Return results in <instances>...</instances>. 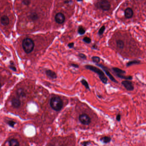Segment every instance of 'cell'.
I'll return each instance as SVG.
<instances>
[{
    "instance_id": "30",
    "label": "cell",
    "mask_w": 146,
    "mask_h": 146,
    "mask_svg": "<svg viewBox=\"0 0 146 146\" xmlns=\"http://www.w3.org/2000/svg\"><path fill=\"white\" fill-rule=\"evenodd\" d=\"M8 123L11 126H13L15 124V122L13 121H9L8 122Z\"/></svg>"
},
{
    "instance_id": "4",
    "label": "cell",
    "mask_w": 146,
    "mask_h": 146,
    "mask_svg": "<svg viewBox=\"0 0 146 146\" xmlns=\"http://www.w3.org/2000/svg\"><path fill=\"white\" fill-rule=\"evenodd\" d=\"M22 47L25 53H30L34 48V42L30 38H25L22 42Z\"/></svg>"
},
{
    "instance_id": "25",
    "label": "cell",
    "mask_w": 146,
    "mask_h": 146,
    "mask_svg": "<svg viewBox=\"0 0 146 146\" xmlns=\"http://www.w3.org/2000/svg\"><path fill=\"white\" fill-rule=\"evenodd\" d=\"M10 68L13 71H16V68H15V66L13 62L12 61L10 62Z\"/></svg>"
},
{
    "instance_id": "1",
    "label": "cell",
    "mask_w": 146,
    "mask_h": 146,
    "mask_svg": "<svg viewBox=\"0 0 146 146\" xmlns=\"http://www.w3.org/2000/svg\"><path fill=\"white\" fill-rule=\"evenodd\" d=\"M112 4L111 0H97L96 6L98 10L106 13L112 9Z\"/></svg>"
},
{
    "instance_id": "5",
    "label": "cell",
    "mask_w": 146,
    "mask_h": 146,
    "mask_svg": "<svg viewBox=\"0 0 146 146\" xmlns=\"http://www.w3.org/2000/svg\"><path fill=\"white\" fill-rule=\"evenodd\" d=\"M79 121L83 125H89L91 122V119L89 116L86 114H81L79 117Z\"/></svg>"
},
{
    "instance_id": "13",
    "label": "cell",
    "mask_w": 146,
    "mask_h": 146,
    "mask_svg": "<svg viewBox=\"0 0 146 146\" xmlns=\"http://www.w3.org/2000/svg\"><path fill=\"white\" fill-rule=\"evenodd\" d=\"M11 102L13 106L15 108H18L21 105V101L19 99L16 98L12 99Z\"/></svg>"
},
{
    "instance_id": "16",
    "label": "cell",
    "mask_w": 146,
    "mask_h": 146,
    "mask_svg": "<svg viewBox=\"0 0 146 146\" xmlns=\"http://www.w3.org/2000/svg\"><path fill=\"white\" fill-rule=\"evenodd\" d=\"M116 75L119 78L125 80H132L133 78L132 76H124L123 75L118 74H116Z\"/></svg>"
},
{
    "instance_id": "15",
    "label": "cell",
    "mask_w": 146,
    "mask_h": 146,
    "mask_svg": "<svg viewBox=\"0 0 146 146\" xmlns=\"http://www.w3.org/2000/svg\"><path fill=\"white\" fill-rule=\"evenodd\" d=\"M10 146H19V142L17 141V140L12 139L10 140L9 142Z\"/></svg>"
},
{
    "instance_id": "17",
    "label": "cell",
    "mask_w": 146,
    "mask_h": 146,
    "mask_svg": "<svg viewBox=\"0 0 146 146\" xmlns=\"http://www.w3.org/2000/svg\"><path fill=\"white\" fill-rule=\"evenodd\" d=\"M16 94L18 96V97H24L25 96V92L24 91V90L22 89H19L16 91Z\"/></svg>"
},
{
    "instance_id": "22",
    "label": "cell",
    "mask_w": 146,
    "mask_h": 146,
    "mask_svg": "<svg viewBox=\"0 0 146 146\" xmlns=\"http://www.w3.org/2000/svg\"><path fill=\"white\" fill-rule=\"evenodd\" d=\"M78 33L80 35H83V34L85 33V29L83 28V27H82V26H80V27H78Z\"/></svg>"
},
{
    "instance_id": "2",
    "label": "cell",
    "mask_w": 146,
    "mask_h": 146,
    "mask_svg": "<svg viewBox=\"0 0 146 146\" xmlns=\"http://www.w3.org/2000/svg\"><path fill=\"white\" fill-rule=\"evenodd\" d=\"M85 67L86 69L97 73V74L99 75V78H100L101 80L102 81L103 83L105 84L107 83L108 79L105 76L104 72H103L101 69L97 68L96 67L91 65H86Z\"/></svg>"
},
{
    "instance_id": "19",
    "label": "cell",
    "mask_w": 146,
    "mask_h": 146,
    "mask_svg": "<svg viewBox=\"0 0 146 146\" xmlns=\"http://www.w3.org/2000/svg\"><path fill=\"white\" fill-rule=\"evenodd\" d=\"M140 62L139 60H133L130 61L126 64V66L129 67L133 65H138L140 63Z\"/></svg>"
},
{
    "instance_id": "37",
    "label": "cell",
    "mask_w": 146,
    "mask_h": 146,
    "mask_svg": "<svg viewBox=\"0 0 146 146\" xmlns=\"http://www.w3.org/2000/svg\"></svg>"
},
{
    "instance_id": "32",
    "label": "cell",
    "mask_w": 146,
    "mask_h": 146,
    "mask_svg": "<svg viewBox=\"0 0 146 146\" xmlns=\"http://www.w3.org/2000/svg\"><path fill=\"white\" fill-rule=\"evenodd\" d=\"M71 66L75 68H79L78 65H77V64H72Z\"/></svg>"
},
{
    "instance_id": "21",
    "label": "cell",
    "mask_w": 146,
    "mask_h": 146,
    "mask_svg": "<svg viewBox=\"0 0 146 146\" xmlns=\"http://www.w3.org/2000/svg\"><path fill=\"white\" fill-rule=\"evenodd\" d=\"M81 82L83 85L84 86V87L87 89H90V86L88 83L85 79H82Z\"/></svg>"
},
{
    "instance_id": "24",
    "label": "cell",
    "mask_w": 146,
    "mask_h": 146,
    "mask_svg": "<svg viewBox=\"0 0 146 146\" xmlns=\"http://www.w3.org/2000/svg\"><path fill=\"white\" fill-rule=\"evenodd\" d=\"M83 42L87 44H90L91 43V39H90V38H89L88 37H84L83 39Z\"/></svg>"
},
{
    "instance_id": "31",
    "label": "cell",
    "mask_w": 146,
    "mask_h": 146,
    "mask_svg": "<svg viewBox=\"0 0 146 146\" xmlns=\"http://www.w3.org/2000/svg\"><path fill=\"white\" fill-rule=\"evenodd\" d=\"M116 119H117V120L118 121H120V119H121V116L119 114H118L117 116V118H116Z\"/></svg>"
},
{
    "instance_id": "28",
    "label": "cell",
    "mask_w": 146,
    "mask_h": 146,
    "mask_svg": "<svg viewBox=\"0 0 146 146\" xmlns=\"http://www.w3.org/2000/svg\"><path fill=\"white\" fill-rule=\"evenodd\" d=\"M78 57H79L82 59H85L87 58L86 56L83 53H79L78 54Z\"/></svg>"
},
{
    "instance_id": "12",
    "label": "cell",
    "mask_w": 146,
    "mask_h": 146,
    "mask_svg": "<svg viewBox=\"0 0 146 146\" xmlns=\"http://www.w3.org/2000/svg\"><path fill=\"white\" fill-rule=\"evenodd\" d=\"M46 73L48 77L52 79H55L57 78V74L52 70H48L46 71Z\"/></svg>"
},
{
    "instance_id": "36",
    "label": "cell",
    "mask_w": 146,
    "mask_h": 146,
    "mask_svg": "<svg viewBox=\"0 0 146 146\" xmlns=\"http://www.w3.org/2000/svg\"><path fill=\"white\" fill-rule=\"evenodd\" d=\"M1 87V84H0V89Z\"/></svg>"
},
{
    "instance_id": "20",
    "label": "cell",
    "mask_w": 146,
    "mask_h": 146,
    "mask_svg": "<svg viewBox=\"0 0 146 146\" xmlns=\"http://www.w3.org/2000/svg\"><path fill=\"white\" fill-rule=\"evenodd\" d=\"M101 140L104 143L107 144L108 143L110 142L111 140V138L109 137L105 136L102 138Z\"/></svg>"
},
{
    "instance_id": "26",
    "label": "cell",
    "mask_w": 146,
    "mask_h": 146,
    "mask_svg": "<svg viewBox=\"0 0 146 146\" xmlns=\"http://www.w3.org/2000/svg\"><path fill=\"white\" fill-rule=\"evenodd\" d=\"M30 3V0H22V3L25 6H28Z\"/></svg>"
},
{
    "instance_id": "6",
    "label": "cell",
    "mask_w": 146,
    "mask_h": 146,
    "mask_svg": "<svg viewBox=\"0 0 146 146\" xmlns=\"http://www.w3.org/2000/svg\"><path fill=\"white\" fill-rule=\"evenodd\" d=\"M55 20L57 24H62L65 21L66 17L64 14L61 12H59L55 15Z\"/></svg>"
},
{
    "instance_id": "10",
    "label": "cell",
    "mask_w": 146,
    "mask_h": 146,
    "mask_svg": "<svg viewBox=\"0 0 146 146\" xmlns=\"http://www.w3.org/2000/svg\"><path fill=\"white\" fill-rule=\"evenodd\" d=\"M0 21L1 25L4 26H7L9 24L10 20L7 16L6 15H3L0 18Z\"/></svg>"
},
{
    "instance_id": "14",
    "label": "cell",
    "mask_w": 146,
    "mask_h": 146,
    "mask_svg": "<svg viewBox=\"0 0 146 146\" xmlns=\"http://www.w3.org/2000/svg\"><path fill=\"white\" fill-rule=\"evenodd\" d=\"M112 70H113L116 74L123 75V74H125L126 73V72L125 70H122L121 69L118 68H113Z\"/></svg>"
},
{
    "instance_id": "7",
    "label": "cell",
    "mask_w": 146,
    "mask_h": 146,
    "mask_svg": "<svg viewBox=\"0 0 146 146\" xmlns=\"http://www.w3.org/2000/svg\"><path fill=\"white\" fill-rule=\"evenodd\" d=\"M134 14L133 10L130 7H127L125 8L124 10V15L125 19H132Z\"/></svg>"
},
{
    "instance_id": "8",
    "label": "cell",
    "mask_w": 146,
    "mask_h": 146,
    "mask_svg": "<svg viewBox=\"0 0 146 146\" xmlns=\"http://www.w3.org/2000/svg\"><path fill=\"white\" fill-rule=\"evenodd\" d=\"M97 66L100 67L101 68H102L103 70L105 72V73L106 74V75H107L108 77L109 78L110 80H111L114 83H118V82L115 80V79L114 78V76H113L110 73L109 71L108 70L107 68H106V67L104 66L102 64H97Z\"/></svg>"
},
{
    "instance_id": "29",
    "label": "cell",
    "mask_w": 146,
    "mask_h": 146,
    "mask_svg": "<svg viewBox=\"0 0 146 146\" xmlns=\"http://www.w3.org/2000/svg\"><path fill=\"white\" fill-rule=\"evenodd\" d=\"M68 47L69 48H72L74 47V43L73 42H72V43H70L68 44Z\"/></svg>"
},
{
    "instance_id": "34",
    "label": "cell",
    "mask_w": 146,
    "mask_h": 146,
    "mask_svg": "<svg viewBox=\"0 0 146 146\" xmlns=\"http://www.w3.org/2000/svg\"><path fill=\"white\" fill-rule=\"evenodd\" d=\"M93 47L94 49H97V46L96 45H93Z\"/></svg>"
},
{
    "instance_id": "35",
    "label": "cell",
    "mask_w": 146,
    "mask_h": 146,
    "mask_svg": "<svg viewBox=\"0 0 146 146\" xmlns=\"http://www.w3.org/2000/svg\"><path fill=\"white\" fill-rule=\"evenodd\" d=\"M49 146H54V145H53L52 144H50L49 145Z\"/></svg>"
},
{
    "instance_id": "11",
    "label": "cell",
    "mask_w": 146,
    "mask_h": 146,
    "mask_svg": "<svg viewBox=\"0 0 146 146\" xmlns=\"http://www.w3.org/2000/svg\"><path fill=\"white\" fill-rule=\"evenodd\" d=\"M29 19H30L31 21H35L39 19V15L36 12H32L28 16Z\"/></svg>"
},
{
    "instance_id": "27",
    "label": "cell",
    "mask_w": 146,
    "mask_h": 146,
    "mask_svg": "<svg viewBox=\"0 0 146 146\" xmlns=\"http://www.w3.org/2000/svg\"><path fill=\"white\" fill-rule=\"evenodd\" d=\"M104 30H105V27L104 26H103L99 30V32H98V34H99V36L102 35L103 33Z\"/></svg>"
},
{
    "instance_id": "3",
    "label": "cell",
    "mask_w": 146,
    "mask_h": 146,
    "mask_svg": "<svg viewBox=\"0 0 146 146\" xmlns=\"http://www.w3.org/2000/svg\"><path fill=\"white\" fill-rule=\"evenodd\" d=\"M50 104L53 109L56 111H60L63 108V101L59 97H53L51 99Z\"/></svg>"
},
{
    "instance_id": "33",
    "label": "cell",
    "mask_w": 146,
    "mask_h": 146,
    "mask_svg": "<svg viewBox=\"0 0 146 146\" xmlns=\"http://www.w3.org/2000/svg\"><path fill=\"white\" fill-rule=\"evenodd\" d=\"M88 142H84L83 143V144H82V146H87V144H88Z\"/></svg>"
},
{
    "instance_id": "23",
    "label": "cell",
    "mask_w": 146,
    "mask_h": 146,
    "mask_svg": "<svg viewBox=\"0 0 146 146\" xmlns=\"http://www.w3.org/2000/svg\"><path fill=\"white\" fill-rule=\"evenodd\" d=\"M92 60L94 63H97V64H99V63L100 61V58L98 57L94 56L92 57Z\"/></svg>"
},
{
    "instance_id": "18",
    "label": "cell",
    "mask_w": 146,
    "mask_h": 146,
    "mask_svg": "<svg viewBox=\"0 0 146 146\" xmlns=\"http://www.w3.org/2000/svg\"><path fill=\"white\" fill-rule=\"evenodd\" d=\"M117 46L119 49H123L124 46V43L122 40H118L117 41Z\"/></svg>"
},
{
    "instance_id": "9",
    "label": "cell",
    "mask_w": 146,
    "mask_h": 146,
    "mask_svg": "<svg viewBox=\"0 0 146 146\" xmlns=\"http://www.w3.org/2000/svg\"><path fill=\"white\" fill-rule=\"evenodd\" d=\"M121 83L128 91H132L134 89V87L132 82L129 80L123 81Z\"/></svg>"
}]
</instances>
